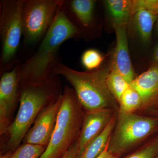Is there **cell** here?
<instances>
[{
	"mask_svg": "<svg viewBox=\"0 0 158 158\" xmlns=\"http://www.w3.org/2000/svg\"><path fill=\"white\" fill-rule=\"evenodd\" d=\"M64 2L36 50L19 64L20 84L39 85L52 77V69L58 61V52L62 44L81 35L66 13L63 7Z\"/></svg>",
	"mask_w": 158,
	"mask_h": 158,
	"instance_id": "6da1fadb",
	"label": "cell"
},
{
	"mask_svg": "<svg viewBox=\"0 0 158 158\" xmlns=\"http://www.w3.org/2000/svg\"><path fill=\"white\" fill-rule=\"evenodd\" d=\"M63 92L57 76L39 85L20 84L19 108L6 134L8 139L4 151L14 152L19 147L40 113Z\"/></svg>",
	"mask_w": 158,
	"mask_h": 158,
	"instance_id": "7a4b0ae2",
	"label": "cell"
},
{
	"mask_svg": "<svg viewBox=\"0 0 158 158\" xmlns=\"http://www.w3.org/2000/svg\"><path fill=\"white\" fill-rule=\"evenodd\" d=\"M111 67L95 70L78 71L57 61L52 69L51 76L62 75L73 87L82 108L86 111L116 110V101L107 85V78Z\"/></svg>",
	"mask_w": 158,
	"mask_h": 158,
	"instance_id": "3957f363",
	"label": "cell"
},
{
	"mask_svg": "<svg viewBox=\"0 0 158 158\" xmlns=\"http://www.w3.org/2000/svg\"><path fill=\"white\" fill-rule=\"evenodd\" d=\"M74 90L66 86L62 94L56 127L39 158H61L78 139L84 114Z\"/></svg>",
	"mask_w": 158,
	"mask_h": 158,
	"instance_id": "277c9868",
	"label": "cell"
},
{
	"mask_svg": "<svg viewBox=\"0 0 158 158\" xmlns=\"http://www.w3.org/2000/svg\"><path fill=\"white\" fill-rule=\"evenodd\" d=\"M24 1H0L1 75L12 69L15 64L17 65V54L23 36L22 9Z\"/></svg>",
	"mask_w": 158,
	"mask_h": 158,
	"instance_id": "5b68a950",
	"label": "cell"
},
{
	"mask_svg": "<svg viewBox=\"0 0 158 158\" xmlns=\"http://www.w3.org/2000/svg\"><path fill=\"white\" fill-rule=\"evenodd\" d=\"M158 128V117L118 111L108 151L119 156L148 138Z\"/></svg>",
	"mask_w": 158,
	"mask_h": 158,
	"instance_id": "8992f818",
	"label": "cell"
},
{
	"mask_svg": "<svg viewBox=\"0 0 158 158\" xmlns=\"http://www.w3.org/2000/svg\"><path fill=\"white\" fill-rule=\"evenodd\" d=\"M64 0H24L22 9L23 49H36L53 23Z\"/></svg>",
	"mask_w": 158,
	"mask_h": 158,
	"instance_id": "52a82bcc",
	"label": "cell"
},
{
	"mask_svg": "<svg viewBox=\"0 0 158 158\" xmlns=\"http://www.w3.org/2000/svg\"><path fill=\"white\" fill-rule=\"evenodd\" d=\"M20 69L17 64L1 75L0 80V134L6 135L13 121L15 110L19 103Z\"/></svg>",
	"mask_w": 158,
	"mask_h": 158,
	"instance_id": "ba28073f",
	"label": "cell"
},
{
	"mask_svg": "<svg viewBox=\"0 0 158 158\" xmlns=\"http://www.w3.org/2000/svg\"><path fill=\"white\" fill-rule=\"evenodd\" d=\"M62 100V94L41 111L24 138L23 143L47 147L56 127Z\"/></svg>",
	"mask_w": 158,
	"mask_h": 158,
	"instance_id": "9c48e42d",
	"label": "cell"
},
{
	"mask_svg": "<svg viewBox=\"0 0 158 158\" xmlns=\"http://www.w3.org/2000/svg\"><path fill=\"white\" fill-rule=\"evenodd\" d=\"M114 115L115 110L110 109L86 111L77 140V157L104 130Z\"/></svg>",
	"mask_w": 158,
	"mask_h": 158,
	"instance_id": "30bf717a",
	"label": "cell"
},
{
	"mask_svg": "<svg viewBox=\"0 0 158 158\" xmlns=\"http://www.w3.org/2000/svg\"><path fill=\"white\" fill-rule=\"evenodd\" d=\"M130 86L141 96L140 111L151 113L158 110V65H151L149 69L136 77Z\"/></svg>",
	"mask_w": 158,
	"mask_h": 158,
	"instance_id": "8fae6325",
	"label": "cell"
},
{
	"mask_svg": "<svg viewBox=\"0 0 158 158\" xmlns=\"http://www.w3.org/2000/svg\"><path fill=\"white\" fill-rule=\"evenodd\" d=\"M127 26H113L116 33V45L111 66L130 84L136 77L129 52Z\"/></svg>",
	"mask_w": 158,
	"mask_h": 158,
	"instance_id": "7c38bea8",
	"label": "cell"
},
{
	"mask_svg": "<svg viewBox=\"0 0 158 158\" xmlns=\"http://www.w3.org/2000/svg\"><path fill=\"white\" fill-rule=\"evenodd\" d=\"M96 1L93 0H71L64 1L63 7L69 17L82 31L91 27L94 20Z\"/></svg>",
	"mask_w": 158,
	"mask_h": 158,
	"instance_id": "4fadbf2b",
	"label": "cell"
},
{
	"mask_svg": "<svg viewBox=\"0 0 158 158\" xmlns=\"http://www.w3.org/2000/svg\"><path fill=\"white\" fill-rule=\"evenodd\" d=\"M113 26L127 25L134 15L132 0H107L104 1Z\"/></svg>",
	"mask_w": 158,
	"mask_h": 158,
	"instance_id": "5bb4252c",
	"label": "cell"
},
{
	"mask_svg": "<svg viewBox=\"0 0 158 158\" xmlns=\"http://www.w3.org/2000/svg\"><path fill=\"white\" fill-rule=\"evenodd\" d=\"M116 115H114L104 130L91 141L77 158H97L108 145L116 124Z\"/></svg>",
	"mask_w": 158,
	"mask_h": 158,
	"instance_id": "9a60e30c",
	"label": "cell"
},
{
	"mask_svg": "<svg viewBox=\"0 0 158 158\" xmlns=\"http://www.w3.org/2000/svg\"><path fill=\"white\" fill-rule=\"evenodd\" d=\"M158 18V15L145 10H139L133 15V27L144 43L150 40L154 25Z\"/></svg>",
	"mask_w": 158,
	"mask_h": 158,
	"instance_id": "2e32d148",
	"label": "cell"
},
{
	"mask_svg": "<svg viewBox=\"0 0 158 158\" xmlns=\"http://www.w3.org/2000/svg\"><path fill=\"white\" fill-rule=\"evenodd\" d=\"M111 67L106 83L110 93L119 102L123 94L130 87V84L115 69Z\"/></svg>",
	"mask_w": 158,
	"mask_h": 158,
	"instance_id": "e0dca14e",
	"label": "cell"
},
{
	"mask_svg": "<svg viewBox=\"0 0 158 158\" xmlns=\"http://www.w3.org/2000/svg\"><path fill=\"white\" fill-rule=\"evenodd\" d=\"M118 103V111L126 113H135L140 110L142 105L140 94L131 86L123 94Z\"/></svg>",
	"mask_w": 158,
	"mask_h": 158,
	"instance_id": "ac0fdd59",
	"label": "cell"
},
{
	"mask_svg": "<svg viewBox=\"0 0 158 158\" xmlns=\"http://www.w3.org/2000/svg\"><path fill=\"white\" fill-rule=\"evenodd\" d=\"M46 148L42 145L23 143L13 152L10 158H39Z\"/></svg>",
	"mask_w": 158,
	"mask_h": 158,
	"instance_id": "d6986e66",
	"label": "cell"
},
{
	"mask_svg": "<svg viewBox=\"0 0 158 158\" xmlns=\"http://www.w3.org/2000/svg\"><path fill=\"white\" fill-rule=\"evenodd\" d=\"M104 57L98 51L94 49L87 50L83 53L81 63L88 71L100 68L103 61Z\"/></svg>",
	"mask_w": 158,
	"mask_h": 158,
	"instance_id": "ffe728a7",
	"label": "cell"
},
{
	"mask_svg": "<svg viewBox=\"0 0 158 158\" xmlns=\"http://www.w3.org/2000/svg\"><path fill=\"white\" fill-rule=\"evenodd\" d=\"M158 155V139H153L125 158H155Z\"/></svg>",
	"mask_w": 158,
	"mask_h": 158,
	"instance_id": "44dd1931",
	"label": "cell"
},
{
	"mask_svg": "<svg viewBox=\"0 0 158 158\" xmlns=\"http://www.w3.org/2000/svg\"><path fill=\"white\" fill-rule=\"evenodd\" d=\"M134 15L137 11L145 10L158 16V0H133Z\"/></svg>",
	"mask_w": 158,
	"mask_h": 158,
	"instance_id": "7402d4cb",
	"label": "cell"
},
{
	"mask_svg": "<svg viewBox=\"0 0 158 158\" xmlns=\"http://www.w3.org/2000/svg\"><path fill=\"white\" fill-rule=\"evenodd\" d=\"M78 153V145L77 141L70 149L69 150L62 158H77Z\"/></svg>",
	"mask_w": 158,
	"mask_h": 158,
	"instance_id": "603a6c76",
	"label": "cell"
},
{
	"mask_svg": "<svg viewBox=\"0 0 158 158\" xmlns=\"http://www.w3.org/2000/svg\"><path fill=\"white\" fill-rule=\"evenodd\" d=\"M151 63L152 65H158V42L154 49Z\"/></svg>",
	"mask_w": 158,
	"mask_h": 158,
	"instance_id": "cb8c5ba5",
	"label": "cell"
},
{
	"mask_svg": "<svg viewBox=\"0 0 158 158\" xmlns=\"http://www.w3.org/2000/svg\"><path fill=\"white\" fill-rule=\"evenodd\" d=\"M108 144L104 151L97 158H118L119 157L118 156L113 154L108 151Z\"/></svg>",
	"mask_w": 158,
	"mask_h": 158,
	"instance_id": "d4e9b609",
	"label": "cell"
},
{
	"mask_svg": "<svg viewBox=\"0 0 158 158\" xmlns=\"http://www.w3.org/2000/svg\"><path fill=\"white\" fill-rule=\"evenodd\" d=\"M12 153H13V151H9L7 152L4 153V154L1 155L0 158H10Z\"/></svg>",
	"mask_w": 158,
	"mask_h": 158,
	"instance_id": "484cf974",
	"label": "cell"
},
{
	"mask_svg": "<svg viewBox=\"0 0 158 158\" xmlns=\"http://www.w3.org/2000/svg\"><path fill=\"white\" fill-rule=\"evenodd\" d=\"M152 115H156V116H158V110H156V111H154V112H152L150 113Z\"/></svg>",
	"mask_w": 158,
	"mask_h": 158,
	"instance_id": "4316f807",
	"label": "cell"
},
{
	"mask_svg": "<svg viewBox=\"0 0 158 158\" xmlns=\"http://www.w3.org/2000/svg\"><path fill=\"white\" fill-rule=\"evenodd\" d=\"M156 27L157 30L158 31V18L156 23Z\"/></svg>",
	"mask_w": 158,
	"mask_h": 158,
	"instance_id": "83f0119b",
	"label": "cell"
},
{
	"mask_svg": "<svg viewBox=\"0 0 158 158\" xmlns=\"http://www.w3.org/2000/svg\"><path fill=\"white\" fill-rule=\"evenodd\" d=\"M155 158H158V155Z\"/></svg>",
	"mask_w": 158,
	"mask_h": 158,
	"instance_id": "f1b7e54d",
	"label": "cell"
},
{
	"mask_svg": "<svg viewBox=\"0 0 158 158\" xmlns=\"http://www.w3.org/2000/svg\"></svg>",
	"mask_w": 158,
	"mask_h": 158,
	"instance_id": "f546056e",
	"label": "cell"
}]
</instances>
